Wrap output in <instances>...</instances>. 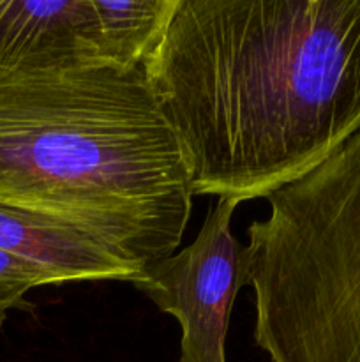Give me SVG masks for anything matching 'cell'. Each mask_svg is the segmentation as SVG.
<instances>
[{"label": "cell", "mask_w": 360, "mask_h": 362, "mask_svg": "<svg viewBox=\"0 0 360 362\" xmlns=\"http://www.w3.org/2000/svg\"><path fill=\"white\" fill-rule=\"evenodd\" d=\"M39 286H49L48 278L28 262L0 250V325L13 310H34L27 293Z\"/></svg>", "instance_id": "8"}, {"label": "cell", "mask_w": 360, "mask_h": 362, "mask_svg": "<svg viewBox=\"0 0 360 362\" xmlns=\"http://www.w3.org/2000/svg\"><path fill=\"white\" fill-rule=\"evenodd\" d=\"M182 152L143 66L0 76V204L85 233L141 269L193 211Z\"/></svg>", "instance_id": "2"}, {"label": "cell", "mask_w": 360, "mask_h": 362, "mask_svg": "<svg viewBox=\"0 0 360 362\" xmlns=\"http://www.w3.org/2000/svg\"><path fill=\"white\" fill-rule=\"evenodd\" d=\"M247 228L254 343L272 362H360V133Z\"/></svg>", "instance_id": "3"}, {"label": "cell", "mask_w": 360, "mask_h": 362, "mask_svg": "<svg viewBox=\"0 0 360 362\" xmlns=\"http://www.w3.org/2000/svg\"><path fill=\"white\" fill-rule=\"evenodd\" d=\"M0 250L37 267L49 286L127 281L140 269L85 233L0 204Z\"/></svg>", "instance_id": "6"}, {"label": "cell", "mask_w": 360, "mask_h": 362, "mask_svg": "<svg viewBox=\"0 0 360 362\" xmlns=\"http://www.w3.org/2000/svg\"><path fill=\"white\" fill-rule=\"evenodd\" d=\"M108 64L94 0H0V76Z\"/></svg>", "instance_id": "5"}, {"label": "cell", "mask_w": 360, "mask_h": 362, "mask_svg": "<svg viewBox=\"0 0 360 362\" xmlns=\"http://www.w3.org/2000/svg\"><path fill=\"white\" fill-rule=\"evenodd\" d=\"M236 207L219 198L189 246L143 265L129 279L179 322V362H226L229 317L246 286V246L232 233Z\"/></svg>", "instance_id": "4"}, {"label": "cell", "mask_w": 360, "mask_h": 362, "mask_svg": "<svg viewBox=\"0 0 360 362\" xmlns=\"http://www.w3.org/2000/svg\"><path fill=\"white\" fill-rule=\"evenodd\" d=\"M101 57L122 67L143 66L164 32L176 0H94Z\"/></svg>", "instance_id": "7"}, {"label": "cell", "mask_w": 360, "mask_h": 362, "mask_svg": "<svg viewBox=\"0 0 360 362\" xmlns=\"http://www.w3.org/2000/svg\"><path fill=\"white\" fill-rule=\"evenodd\" d=\"M143 67L194 197L268 198L360 133V0H176Z\"/></svg>", "instance_id": "1"}]
</instances>
